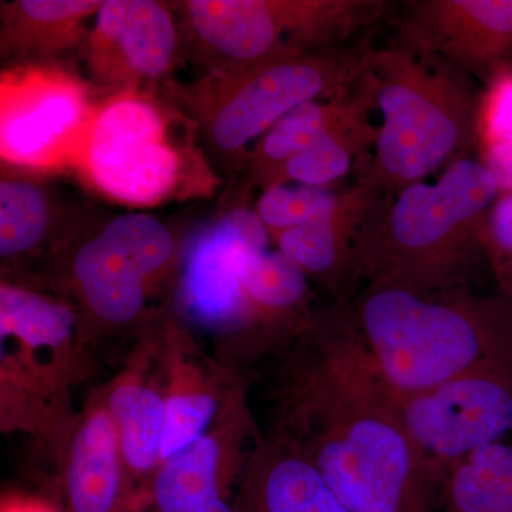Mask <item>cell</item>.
Masks as SVG:
<instances>
[{"mask_svg": "<svg viewBox=\"0 0 512 512\" xmlns=\"http://www.w3.org/2000/svg\"><path fill=\"white\" fill-rule=\"evenodd\" d=\"M275 431L349 512H440V480L404 429L345 312L315 315L285 350Z\"/></svg>", "mask_w": 512, "mask_h": 512, "instance_id": "1", "label": "cell"}, {"mask_svg": "<svg viewBox=\"0 0 512 512\" xmlns=\"http://www.w3.org/2000/svg\"><path fill=\"white\" fill-rule=\"evenodd\" d=\"M345 315L392 392H424L512 359V299L504 293L366 284Z\"/></svg>", "mask_w": 512, "mask_h": 512, "instance_id": "2", "label": "cell"}, {"mask_svg": "<svg viewBox=\"0 0 512 512\" xmlns=\"http://www.w3.org/2000/svg\"><path fill=\"white\" fill-rule=\"evenodd\" d=\"M501 192L478 157L440 177L380 195L357 247V281L431 291L473 289L488 262V215Z\"/></svg>", "mask_w": 512, "mask_h": 512, "instance_id": "3", "label": "cell"}, {"mask_svg": "<svg viewBox=\"0 0 512 512\" xmlns=\"http://www.w3.org/2000/svg\"><path fill=\"white\" fill-rule=\"evenodd\" d=\"M362 79L382 116L363 175L384 194L426 181L476 150L483 90L454 64L399 42L367 49Z\"/></svg>", "mask_w": 512, "mask_h": 512, "instance_id": "4", "label": "cell"}, {"mask_svg": "<svg viewBox=\"0 0 512 512\" xmlns=\"http://www.w3.org/2000/svg\"><path fill=\"white\" fill-rule=\"evenodd\" d=\"M387 9L380 0H188L178 3L192 56L208 73L340 49Z\"/></svg>", "mask_w": 512, "mask_h": 512, "instance_id": "5", "label": "cell"}, {"mask_svg": "<svg viewBox=\"0 0 512 512\" xmlns=\"http://www.w3.org/2000/svg\"><path fill=\"white\" fill-rule=\"evenodd\" d=\"M82 338V322L72 306L2 282L3 430H26L60 446L74 420L67 413L69 387L86 372Z\"/></svg>", "mask_w": 512, "mask_h": 512, "instance_id": "6", "label": "cell"}, {"mask_svg": "<svg viewBox=\"0 0 512 512\" xmlns=\"http://www.w3.org/2000/svg\"><path fill=\"white\" fill-rule=\"evenodd\" d=\"M366 50H328L208 73L188 92V107L211 151L247 158L249 144L289 111L349 90L362 72Z\"/></svg>", "mask_w": 512, "mask_h": 512, "instance_id": "7", "label": "cell"}, {"mask_svg": "<svg viewBox=\"0 0 512 512\" xmlns=\"http://www.w3.org/2000/svg\"><path fill=\"white\" fill-rule=\"evenodd\" d=\"M74 165L107 197L140 207L174 194L184 170L165 110L136 90L97 107Z\"/></svg>", "mask_w": 512, "mask_h": 512, "instance_id": "8", "label": "cell"}, {"mask_svg": "<svg viewBox=\"0 0 512 512\" xmlns=\"http://www.w3.org/2000/svg\"><path fill=\"white\" fill-rule=\"evenodd\" d=\"M268 244L256 212L238 208L205 231L185 258L178 306L192 325L210 333L218 360L234 369L254 360L245 275Z\"/></svg>", "mask_w": 512, "mask_h": 512, "instance_id": "9", "label": "cell"}, {"mask_svg": "<svg viewBox=\"0 0 512 512\" xmlns=\"http://www.w3.org/2000/svg\"><path fill=\"white\" fill-rule=\"evenodd\" d=\"M173 234L163 222L130 212L77 248L70 264L74 293L101 328L119 329L143 320L154 286L175 262Z\"/></svg>", "mask_w": 512, "mask_h": 512, "instance_id": "10", "label": "cell"}, {"mask_svg": "<svg viewBox=\"0 0 512 512\" xmlns=\"http://www.w3.org/2000/svg\"><path fill=\"white\" fill-rule=\"evenodd\" d=\"M389 392L404 429L440 483L464 458L512 439V359L424 392Z\"/></svg>", "mask_w": 512, "mask_h": 512, "instance_id": "11", "label": "cell"}, {"mask_svg": "<svg viewBox=\"0 0 512 512\" xmlns=\"http://www.w3.org/2000/svg\"><path fill=\"white\" fill-rule=\"evenodd\" d=\"M96 111L86 86L63 70L26 66L3 73V160L37 170L76 164Z\"/></svg>", "mask_w": 512, "mask_h": 512, "instance_id": "12", "label": "cell"}, {"mask_svg": "<svg viewBox=\"0 0 512 512\" xmlns=\"http://www.w3.org/2000/svg\"><path fill=\"white\" fill-rule=\"evenodd\" d=\"M245 394L204 437L157 468L148 481L157 512H235V493L256 441L249 444L258 437Z\"/></svg>", "mask_w": 512, "mask_h": 512, "instance_id": "13", "label": "cell"}, {"mask_svg": "<svg viewBox=\"0 0 512 512\" xmlns=\"http://www.w3.org/2000/svg\"><path fill=\"white\" fill-rule=\"evenodd\" d=\"M156 353L165 396L164 461L204 437L247 392L238 369L205 355L177 323L165 325Z\"/></svg>", "mask_w": 512, "mask_h": 512, "instance_id": "14", "label": "cell"}, {"mask_svg": "<svg viewBox=\"0 0 512 512\" xmlns=\"http://www.w3.org/2000/svg\"><path fill=\"white\" fill-rule=\"evenodd\" d=\"M400 42L447 60L483 84L512 66V0H417Z\"/></svg>", "mask_w": 512, "mask_h": 512, "instance_id": "15", "label": "cell"}, {"mask_svg": "<svg viewBox=\"0 0 512 512\" xmlns=\"http://www.w3.org/2000/svg\"><path fill=\"white\" fill-rule=\"evenodd\" d=\"M178 32L170 9L153 0H107L87 36L90 72L120 92L136 90L170 72Z\"/></svg>", "mask_w": 512, "mask_h": 512, "instance_id": "16", "label": "cell"}, {"mask_svg": "<svg viewBox=\"0 0 512 512\" xmlns=\"http://www.w3.org/2000/svg\"><path fill=\"white\" fill-rule=\"evenodd\" d=\"M64 512H131V476L101 393L74 417L59 450Z\"/></svg>", "mask_w": 512, "mask_h": 512, "instance_id": "17", "label": "cell"}, {"mask_svg": "<svg viewBox=\"0 0 512 512\" xmlns=\"http://www.w3.org/2000/svg\"><path fill=\"white\" fill-rule=\"evenodd\" d=\"M235 512H349L288 437H258L234 498Z\"/></svg>", "mask_w": 512, "mask_h": 512, "instance_id": "18", "label": "cell"}, {"mask_svg": "<svg viewBox=\"0 0 512 512\" xmlns=\"http://www.w3.org/2000/svg\"><path fill=\"white\" fill-rule=\"evenodd\" d=\"M380 191L362 175L343 190L336 207L325 217L289 229L274 239L278 251L299 266L308 278L342 291L357 282V247Z\"/></svg>", "mask_w": 512, "mask_h": 512, "instance_id": "19", "label": "cell"}, {"mask_svg": "<svg viewBox=\"0 0 512 512\" xmlns=\"http://www.w3.org/2000/svg\"><path fill=\"white\" fill-rule=\"evenodd\" d=\"M154 342L156 339L147 342L127 369L101 392L119 434L128 470L144 481L151 480L163 461L165 396L157 353L150 372Z\"/></svg>", "mask_w": 512, "mask_h": 512, "instance_id": "20", "label": "cell"}, {"mask_svg": "<svg viewBox=\"0 0 512 512\" xmlns=\"http://www.w3.org/2000/svg\"><path fill=\"white\" fill-rule=\"evenodd\" d=\"M370 103L360 72L357 82L346 92L329 99L308 101L289 111L249 151L247 164L252 181L265 190L291 158Z\"/></svg>", "mask_w": 512, "mask_h": 512, "instance_id": "21", "label": "cell"}, {"mask_svg": "<svg viewBox=\"0 0 512 512\" xmlns=\"http://www.w3.org/2000/svg\"><path fill=\"white\" fill-rule=\"evenodd\" d=\"M101 5L97 0H18L3 6V55L47 57L72 49Z\"/></svg>", "mask_w": 512, "mask_h": 512, "instance_id": "22", "label": "cell"}, {"mask_svg": "<svg viewBox=\"0 0 512 512\" xmlns=\"http://www.w3.org/2000/svg\"><path fill=\"white\" fill-rule=\"evenodd\" d=\"M372 110L370 103L339 126L330 128L311 146L291 158L269 187L295 183L330 188L339 183L366 158L370 147H375L377 126L370 120Z\"/></svg>", "mask_w": 512, "mask_h": 512, "instance_id": "23", "label": "cell"}, {"mask_svg": "<svg viewBox=\"0 0 512 512\" xmlns=\"http://www.w3.org/2000/svg\"><path fill=\"white\" fill-rule=\"evenodd\" d=\"M440 512H512V439L448 468L441 477Z\"/></svg>", "mask_w": 512, "mask_h": 512, "instance_id": "24", "label": "cell"}, {"mask_svg": "<svg viewBox=\"0 0 512 512\" xmlns=\"http://www.w3.org/2000/svg\"><path fill=\"white\" fill-rule=\"evenodd\" d=\"M478 160L493 174L501 195L512 194V66L484 84L478 109Z\"/></svg>", "mask_w": 512, "mask_h": 512, "instance_id": "25", "label": "cell"}, {"mask_svg": "<svg viewBox=\"0 0 512 512\" xmlns=\"http://www.w3.org/2000/svg\"><path fill=\"white\" fill-rule=\"evenodd\" d=\"M52 222L49 200L36 184L23 178L0 183V256L5 261L35 251Z\"/></svg>", "mask_w": 512, "mask_h": 512, "instance_id": "26", "label": "cell"}, {"mask_svg": "<svg viewBox=\"0 0 512 512\" xmlns=\"http://www.w3.org/2000/svg\"><path fill=\"white\" fill-rule=\"evenodd\" d=\"M342 191L308 185L278 184L265 188L255 212L269 237L275 239L289 229L301 227L329 214Z\"/></svg>", "mask_w": 512, "mask_h": 512, "instance_id": "27", "label": "cell"}, {"mask_svg": "<svg viewBox=\"0 0 512 512\" xmlns=\"http://www.w3.org/2000/svg\"><path fill=\"white\" fill-rule=\"evenodd\" d=\"M488 262L497 275L504 295L512 299V194L500 195L488 215Z\"/></svg>", "mask_w": 512, "mask_h": 512, "instance_id": "28", "label": "cell"}, {"mask_svg": "<svg viewBox=\"0 0 512 512\" xmlns=\"http://www.w3.org/2000/svg\"><path fill=\"white\" fill-rule=\"evenodd\" d=\"M0 512H64L50 501L28 495H8L2 500Z\"/></svg>", "mask_w": 512, "mask_h": 512, "instance_id": "29", "label": "cell"}]
</instances>
